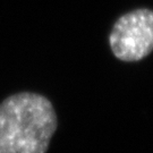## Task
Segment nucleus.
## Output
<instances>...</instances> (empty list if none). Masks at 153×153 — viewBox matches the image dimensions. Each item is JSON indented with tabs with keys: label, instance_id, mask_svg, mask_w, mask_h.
Returning <instances> with one entry per match:
<instances>
[{
	"label": "nucleus",
	"instance_id": "obj_2",
	"mask_svg": "<svg viewBox=\"0 0 153 153\" xmlns=\"http://www.w3.org/2000/svg\"><path fill=\"white\" fill-rule=\"evenodd\" d=\"M109 43L116 58L138 61L153 51V10L136 9L127 13L115 23Z\"/></svg>",
	"mask_w": 153,
	"mask_h": 153
},
{
	"label": "nucleus",
	"instance_id": "obj_1",
	"mask_svg": "<svg viewBox=\"0 0 153 153\" xmlns=\"http://www.w3.org/2000/svg\"><path fill=\"white\" fill-rule=\"evenodd\" d=\"M56 129L53 105L41 94L17 93L0 103V153H45Z\"/></svg>",
	"mask_w": 153,
	"mask_h": 153
}]
</instances>
